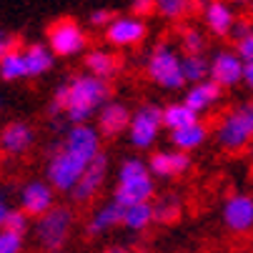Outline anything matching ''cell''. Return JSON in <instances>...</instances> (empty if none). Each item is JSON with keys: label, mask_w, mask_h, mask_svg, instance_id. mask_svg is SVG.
<instances>
[{"label": "cell", "mask_w": 253, "mask_h": 253, "mask_svg": "<svg viewBox=\"0 0 253 253\" xmlns=\"http://www.w3.org/2000/svg\"><path fill=\"white\" fill-rule=\"evenodd\" d=\"M48 45L55 55L70 58V55H78L85 50L88 35L73 18H60L48 28Z\"/></svg>", "instance_id": "cell-7"}, {"label": "cell", "mask_w": 253, "mask_h": 253, "mask_svg": "<svg viewBox=\"0 0 253 253\" xmlns=\"http://www.w3.org/2000/svg\"><path fill=\"white\" fill-rule=\"evenodd\" d=\"M223 226L233 233H248L253 231V196L248 193H233L226 198L221 211Z\"/></svg>", "instance_id": "cell-11"}, {"label": "cell", "mask_w": 253, "mask_h": 253, "mask_svg": "<svg viewBox=\"0 0 253 253\" xmlns=\"http://www.w3.org/2000/svg\"><path fill=\"white\" fill-rule=\"evenodd\" d=\"M253 140V98L226 111L215 126V143L221 151L238 153Z\"/></svg>", "instance_id": "cell-3"}, {"label": "cell", "mask_w": 253, "mask_h": 253, "mask_svg": "<svg viewBox=\"0 0 253 253\" xmlns=\"http://www.w3.org/2000/svg\"><path fill=\"white\" fill-rule=\"evenodd\" d=\"M236 53L243 58V63H253V30L236 43Z\"/></svg>", "instance_id": "cell-35"}, {"label": "cell", "mask_w": 253, "mask_h": 253, "mask_svg": "<svg viewBox=\"0 0 253 253\" xmlns=\"http://www.w3.org/2000/svg\"><path fill=\"white\" fill-rule=\"evenodd\" d=\"M8 213H10V206H8V201L0 196V231L5 228V218H8Z\"/></svg>", "instance_id": "cell-39"}, {"label": "cell", "mask_w": 253, "mask_h": 253, "mask_svg": "<svg viewBox=\"0 0 253 253\" xmlns=\"http://www.w3.org/2000/svg\"><path fill=\"white\" fill-rule=\"evenodd\" d=\"M203 20H206V28L218 35V38H226V35H231L233 25H236V13L231 8L228 0H213V3L203 10Z\"/></svg>", "instance_id": "cell-17"}, {"label": "cell", "mask_w": 253, "mask_h": 253, "mask_svg": "<svg viewBox=\"0 0 253 253\" xmlns=\"http://www.w3.org/2000/svg\"><path fill=\"white\" fill-rule=\"evenodd\" d=\"M191 168V156L183 151H156L148 161V170L156 178H175Z\"/></svg>", "instance_id": "cell-16"}, {"label": "cell", "mask_w": 253, "mask_h": 253, "mask_svg": "<svg viewBox=\"0 0 253 253\" xmlns=\"http://www.w3.org/2000/svg\"><path fill=\"white\" fill-rule=\"evenodd\" d=\"M228 3H231V5H251L253 0H228Z\"/></svg>", "instance_id": "cell-42"}, {"label": "cell", "mask_w": 253, "mask_h": 253, "mask_svg": "<svg viewBox=\"0 0 253 253\" xmlns=\"http://www.w3.org/2000/svg\"><path fill=\"white\" fill-rule=\"evenodd\" d=\"M211 3H213V0H196V8H203V10H206Z\"/></svg>", "instance_id": "cell-41"}, {"label": "cell", "mask_w": 253, "mask_h": 253, "mask_svg": "<svg viewBox=\"0 0 253 253\" xmlns=\"http://www.w3.org/2000/svg\"><path fill=\"white\" fill-rule=\"evenodd\" d=\"M118 58L111 53V50H103V48H93L85 53V73L100 78V81H108L118 73Z\"/></svg>", "instance_id": "cell-21"}, {"label": "cell", "mask_w": 253, "mask_h": 253, "mask_svg": "<svg viewBox=\"0 0 253 253\" xmlns=\"http://www.w3.org/2000/svg\"><path fill=\"white\" fill-rule=\"evenodd\" d=\"M248 8H251V15H253V3H251V5H248Z\"/></svg>", "instance_id": "cell-43"}, {"label": "cell", "mask_w": 253, "mask_h": 253, "mask_svg": "<svg viewBox=\"0 0 253 253\" xmlns=\"http://www.w3.org/2000/svg\"><path fill=\"white\" fill-rule=\"evenodd\" d=\"M180 50H183V55H203V50H206L203 30H198L193 25L180 28Z\"/></svg>", "instance_id": "cell-27"}, {"label": "cell", "mask_w": 253, "mask_h": 253, "mask_svg": "<svg viewBox=\"0 0 253 253\" xmlns=\"http://www.w3.org/2000/svg\"><path fill=\"white\" fill-rule=\"evenodd\" d=\"M15 45H18L15 35H10V33H0V58H5L8 53H13Z\"/></svg>", "instance_id": "cell-37"}, {"label": "cell", "mask_w": 253, "mask_h": 253, "mask_svg": "<svg viewBox=\"0 0 253 253\" xmlns=\"http://www.w3.org/2000/svg\"><path fill=\"white\" fill-rule=\"evenodd\" d=\"M148 163L140 161V158H126L118 168V183L123 180H133V178H140V175H148Z\"/></svg>", "instance_id": "cell-30"}, {"label": "cell", "mask_w": 253, "mask_h": 253, "mask_svg": "<svg viewBox=\"0 0 253 253\" xmlns=\"http://www.w3.org/2000/svg\"><path fill=\"white\" fill-rule=\"evenodd\" d=\"M20 208L30 218H43L55 208V188L48 180H28L20 191Z\"/></svg>", "instance_id": "cell-10"}, {"label": "cell", "mask_w": 253, "mask_h": 253, "mask_svg": "<svg viewBox=\"0 0 253 253\" xmlns=\"http://www.w3.org/2000/svg\"><path fill=\"white\" fill-rule=\"evenodd\" d=\"M0 78H3L5 83L28 78V73H25V60H23V50L15 48V50L8 53L5 58H0Z\"/></svg>", "instance_id": "cell-26"}, {"label": "cell", "mask_w": 253, "mask_h": 253, "mask_svg": "<svg viewBox=\"0 0 253 253\" xmlns=\"http://www.w3.org/2000/svg\"><path fill=\"white\" fill-rule=\"evenodd\" d=\"M123 211H126V208L111 198L105 206H100V208L90 215V221H88V226H85V233H88V236H103L105 231H111V228H116V226H123Z\"/></svg>", "instance_id": "cell-19"}, {"label": "cell", "mask_w": 253, "mask_h": 253, "mask_svg": "<svg viewBox=\"0 0 253 253\" xmlns=\"http://www.w3.org/2000/svg\"><path fill=\"white\" fill-rule=\"evenodd\" d=\"M153 211H156V221L158 223H170L178 218V213H180V201L175 193H166L161 196L156 203H153Z\"/></svg>", "instance_id": "cell-29"}, {"label": "cell", "mask_w": 253, "mask_h": 253, "mask_svg": "<svg viewBox=\"0 0 253 253\" xmlns=\"http://www.w3.org/2000/svg\"><path fill=\"white\" fill-rule=\"evenodd\" d=\"M73 221H76V215L68 206H55L53 211H48L43 218H38V223L33 226L38 246L48 253H58L70 238Z\"/></svg>", "instance_id": "cell-5"}, {"label": "cell", "mask_w": 253, "mask_h": 253, "mask_svg": "<svg viewBox=\"0 0 253 253\" xmlns=\"http://www.w3.org/2000/svg\"><path fill=\"white\" fill-rule=\"evenodd\" d=\"M146 73L148 78L166 88V90H180L186 85V76H183V55H180L170 43L161 41L153 45V50L148 53L146 60Z\"/></svg>", "instance_id": "cell-4"}, {"label": "cell", "mask_w": 253, "mask_h": 253, "mask_svg": "<svg viewBox=\"0 0 253 253\" xmlns=\"http://www.w3.org/2000/svg\"><path fill=\"white\" fill-rule=\"evenodd\" d=\"M33 143H35V130L23 121H13L0 128V151L5 156H23L30 151Z\"/></svg>", "instance_id": "cell-14"}, {"label": "cell", "mask_w": 253, "mask_h": 253, "mask_svg": "<svg viewBox=\"0 0 253 253\" xmlns=\"http://www.w3.org/2000/svg\"><path fill=\"white\" fill-rule=\"evenodd\" d=\"M253 30V18H238L236 20V25H233V30H231V38H233V43H238L241 38H246V35Z\"/></svg>", "instance_id": "cell-36"}, {"label": "cell", "mask_w": 253, "mask_h": 253, "mask_svg": "<svg viewBox=\"0 0 253 253\" xmlns=\"http://www.w3.org/2000/svg\"><path fill=\"white\" fill-rule=\"evenodd\" d=\"M105 178H108V153L103 151L98 158H93V163L85 168L83 178L78 180V186L73 188V193H70V198H73L76 203H88L93 201L100 188L105 186Z\"/></svg>", "instance_id": "cell-12"}, {"label": "cell", "mask_w": 253, "mask_h": 253, "mask_svg": "<svg viewBox=\"0 0 253 253\" xmlns=\"http://www.w3.org/2000/svg\"><path fill=\"white\" fill-rule=\"evenodd\" d=\"M70 95L65 108V121L70 126H83L93 116H98L100 108L111 100V85L90 73H78L68 81Z\"/></svg>", "instance_id": "cell-2"}, {"label": "cell", "mask_w": 253, "mask_h": 253, "mask_svg": "<svg viewBox=\"0 0 253 253\" xmlns=\"http://www.w3.org/2000/svg\"><path fill=\"white\" fill-rule=\"evenodd\" d=\"M130 253H140V251H130Z\"/></svg>", "instance_id": "cell-44"}, {"label": "cell", "mask_w": 253, "mask_h": 253, "mask_svg": "<svg viewBox=\"0 0 253 253\" xmlns=\"http://www.w3.org/2000/svg\"><path fill=\"white\" fill-rule=\"evenodd\" d=\"M183 76L186 83L198 85L211 78V58L206 55H183Z\"/></svg>", "instance_id": "cell-25"}, {"label": "cell", "mask_w": 253, "mask_h": 253, "mask_svg": "<svg viewBox=\"0 0 253 253\" xmlns=\"http://www.w3.org/2000/svg\"><path fill=\"white\" fill-rule=\"evenodd\" d=\"M243 85L253 93V63H246V68H243Z\"/></svg>", "instance_id": "cell-38"}, {"label": "cell", "mask_w": 253, "mask_h": 253, "mask_svg": "<svg viewBox=\"0 0 253 253\" xmlns=\"http://www.w3.org/2000/svg\"><path fill=\"white\" fill-rule=\"evenodd\" d=\"M193 8H196V0H156V13L168 20L186 18L188 13H193Z\"/></svg>", "instance_id": "cell-28"}, {"label": "cell", "mask_w": 253, "mask_h": 253, "mask_svg": "<svg viewBox=\"0 0 253 253\" xmlns=\"http://www.w3.org/2000/svg\"><path fill=\"white\" fill-rule=\"evenodd\" d=\"M156 221V211L153 203H138V206H128L123 211V226L128 231H146L151 223Z\"/></svg>", "instance_id": "cell-24"}, {"label": "cell", "mask_w": 253, "mask_h": 253, "mask_svg": "<svg viewBox=\"0 0 253 253\" xmlns=\"http://www.w3.org/2000/svg\"><path fill=\"white\" fill-rule=\"evenodd\" d=\"M153 193H156V183H153V175L148 173V175L118 183L113 191V201L121 203L123 208H128V206H138V203H151Z\"/></svg>", "instance_id": "cell-15"}, {"label": "cell", "mask_w": 253, "mask_h": 253, "mask_svg": "<svg viewBox=\"0 0 253 253\" xmlns=\"http://www.w3.org/2000/svg\"><path fill=\"white\" fill-rule=\"evenodd\" d=\"M151 13H156V0H130V15L146 18Z\"/></svg>", "instance_id": "cell-34"}, {"label": "cell", "mask_w": 253, "mask_h": 253, "mask_svg": "<svg viewBox=\"0 0 253 253\" xmlns=\"http://www.w3.org/2000/svg\"><path fill=\"white\" fill-rule=\"evenodd\" d=\"M208 138V128L206 123H193L188 128H180V130H173L170 133V146L175 151H183V153H191V151H198Z\"/></svg>", "instance_id": "cell-22"}, {"label": "cell", "mask_w": 253, "mask_h": 253, "mask_svg": "<svg viewBox=\"0 0 253 253\" xmlns=\"http://www.w3.org/2000/svg\"><path fill=\"white\" fill-rule=\"evenodd\" d=\"M98 133L103 138H116L121 133H126L130 128V121H133V113L128 111V105L121 103V100H108L100 111H98Z\"/></svg>", "instance_id": "cell-13"}, {"label": "cell", "mask_w": 253, "mask_h": 253, "mask_svg": "<svg viewBox=\"0 0 253 253\" xmlns=\"http://www.w3.org/2000/svg\"><path fill=\"white\" fill-rule=\"evenodd\" d=\"M198 123V113L191 111V108L180 100V103H168L163 105V126L173 133V130H180V128H188Z\"/></svg>", "instance_id": "cell-23"}, {"label": "cell", "mask_w": 253, "mask_h": 253, "mask_svg": "<svg viewBox=\"0 0 253 253\" xmlns=\"http://www.w3.org/2000/svg\"><path fill=\"white\" fill-rule=\"evenodd\" d=\"M163 128V105L143 103L133 111V121L128 128V138L133 148H151Z\"/></svg>", "instance_id": "cell-6"}, {"label": "cell", "mask_w": 253, "mask_h": 253, "mask_svg": "<svg viewBox=\"0 0 253 253\" xmlns=\"http://www.w3.org/2000/svg\"><path fill=\"white\" fill-rule=\"evenodd\" d=\"M221 93H223V88L208 78V81H203L198 85H191L186 90V95H183V103L191 108V111H196L201 116V113L211 111V108L221 100Z\"/></svg>", "instance_id": "cell-18"}, {"label": "cell", "mask_w": 253, "mask_h": 253, "mask_svg": "<svg viewBox=\"0 0 253 253\" xmlns=\"http://www.w3.org/2000/svg\"><path fill=\"white\" fill-rule=\"evenodd\" d=\"M243 68L246 63L236 50H215L211 55V81L221 88H236L238 83H243Z\"/></svg>", "instance_id": "cell-8"}, {"label": "cell", "mask_w": 253, "mask_h": 253, "mask_svg": "<svg viewBox=\"0 0 253 253\" xmlns=\"http://www.w3.org/2000/svg\"><path fill=\"white\" fill-rule=\"evenodd\" d=\"M113 20H116V13L113 10H105V8H95V10L88 13V23L93 28H108Z\"/></svg>", "instance_id": "cell-33"}, {"label": "cell", "mask_w": 253, "mask_h": 253, "mask_svg": "<svg viewBox=\"0 0 253 253\" xmlns=\"http://www.w3.org/2000/svg\"><path fill=\"white\" fill-rule=\"evenodd\" d=\"M148 35V25L143 18L135 15H116V20L105 28V41L116 48L138 45Z\"/></svg>", "instance_id": "cell-9"}, {"label": "cell", "mask_w": 253, "mask_h": 253, "mask_svg": "<svg viewBox=\"0 0 253 253\" xmlns=\"http://www.w3.org/2000/svg\"><path fill=\"white\" fill-rule=\"evenodd\" d=\"M103 253H130L126 246H118V243H113V246H105V251Z\"/></svg>", "instance_id": "cell-40"}, {"label": "cell", "mask_w": 253, "mask_h": 253, "mask_svg": "<svg viewBox=\"0 0 253 253\" xmlns=\"http://www.w3.org/2000/svg\"><path fill=\"white\" fill-rule=\"evenodd\" d=\"M23 60H25V73L28 78H38L43 73L53 68V60H55V53L50 50V45L45 43H30L25 50H23Z\"/></svg>", "instance_id": "cell-20"}, {"label": "cell", "mask_w": 253, "mask_h": 253, "mask_svg": "<svg viewBox=\"0 0 253 253\" xmlns=\"http://www.w3.org/2000/svg\"><path fill=\"white\" fill-rule=\"evenodd\" d=\"M5 228L8 231H15V233H23L30 228V215L23 211V208H10L8 213V218H5Z\"/></svg>", "instance_id": "cell-31"}, {"label": "cell", "mask_w": 253, "mask_h": 253, "mask_svg": "<svg viewBox=\"0 0 253 253\" xmlns=\"http://www.w3.org/2000/svg\"><path fill=\"white\" fill-rule=\"evenodd\" d=\"M20 251H23V233L8 228L0 231V253H20Z\"/></svg>", "instance_id": "cell-32"}, {"label": "cell", "mask_w": 253, "mask_h": 253, "mask_svg": "<svg viewBox=\"0 0 253 253\" xmlns=\"http://www.w3.org/2000/svg\"><path fill=\"white\" fill-rule=\"evenodd\" d=\"M100 133L95 126L83 123V126H70L65 130L63 143L50 153L48 168H45V180L63 193H73L78 180L83 178L85 168L103 153L100 148Z\"/></svg>", "instance_id": "cell-1"}]
</instances>
